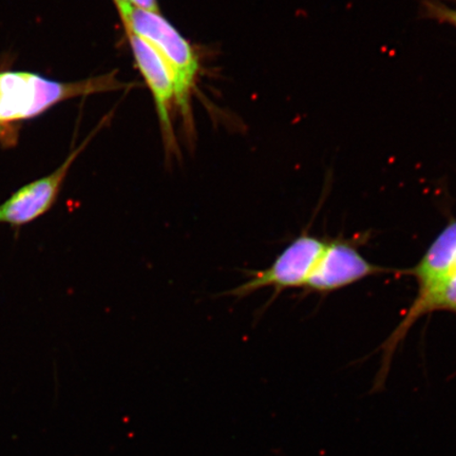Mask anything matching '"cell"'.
I'll use <instances>...</instances> for the list:
<instances>
[{
    "label": "cell",
    "instance_id": "cell-1",
    "mask_svg": "<svg viewBox=\"0 0 456 456\" xmlns=\"http://www.w3.org/2000/svg\"><path fill=\"white\" fill-rule=\"evenodd\" d=\"M125 87L126 84L110 73L66 83L32 72H0V144H11L22 123L61 102Z\"/></svg>",
    "mask_w": 456,
    "mask_h": 456
},
{
    "label": "cell",
    "instance_id": "cell-2",
    "mask_svg": "<svg viewBox=\"0 0 456 456\" xmlns=\"http://www.w3.org/2000/svg\"><path fill=\"white\" fill-rule=\"evenodd\" d=\"M412 273L419 293L401 324L385 342L383 349L390 355L421 316L436 311L456 314V221L436 239Z\"/></svg>",
    "mask_w": 456,
    "mask_h": 456
},
{
    "label": "cell",
    "instance_id": "cell-3",
    "mask_svg": "<svg viewBox=\"0 0 456 456\" xmlns=\"http://www.w3.org/2000/svg\"><path fill=\"white\" fill-rule=\"evenodd\" d=\"M122 20L127 33L144 39L163 57L173 74L175 102L187 117L199 73V61L191 45L159 13L133 8Z\"/></svg>",
    "mask_w": 456,
    "mask_h": 456
},
{
    "label": "cell",
    "instance_id": "cell-4",
    "mask_svg": "<svg viewBox=\"0 0 456 456\" xmlns=\"http://www.w3.org/2000/svg\"><path fill=\"white\" fill-rule=\"evenodd\" d=\"M326 244L321 239L304 233L285 248L267 269L244 272L248 281L225 294L242 299L266 288H273L276 294L283 289L305 288Z\"/></svg>",
    "mask_w": 456,
    "mask_h": 456
},
{
    "label": "cell",
    "instance_id": "cell-5",
    "mask_svg": "<svg viewBox=\"0 0 456 456\" xmlns=\"http://www.w3.org/2000/svg\"><path fill=\"white\" fill-rule=\"evenodd\" d=\"M90 139L91 136L73 151L53 174L22 186L7 201L0 204V224H9L15 230H20L47 214L59 199L73 163Z\"/></svg>",
    "mask_w": 456,
    "mask_h": 456
},
{
    "label": "cell",
    "instance_id": "cell-6",
    "mask_svg": "<svg viewBox=\"0 0 456 456\" xmlns=\"http://www.w3.org/2000/svg\"><path fill=\"white\" fill-rule=\"evenodd\" d=\"M381 272L363 258L352 245L341 241L326 244L305 288L315 292H332Z\"/></svg>",
    "mask_w": 456,
    "mask_h": 456
},
{
    "label": "cell",
    "instance_id": "cell-7",
    "mask_svg": "<svg viewBox=\"0 0 456 456\" xmlns=\"http://www.w3.org/2000/svg\"><path fill=\"white\" fill-rule=\"evenodd\" d=\"M127 34L136 66L144 77L153 100H155L163 139L167 142V150L171 151L175 147L174 128L170 118L171 108L175 102L173 74L163 57L151 44L133 33Z\"/></svg>",
    "mask_w": 456,
    "mask_h": 456
},
{
    "label": "cell",
    "instance_id": "cell-8",
    "mask_svg": "<svg viewBox=\"0 0 456 456\" xmlns=\"http://www.w3.org/2000/svg\"><path fill=\"white\" fill-rule=\"evenodd\" d=\"M423 15L428 19L456 28V5L446 0H423Z\"/></svg>",
    "mask_w": 456,
    "mask_h": 456
}]
</instances>
